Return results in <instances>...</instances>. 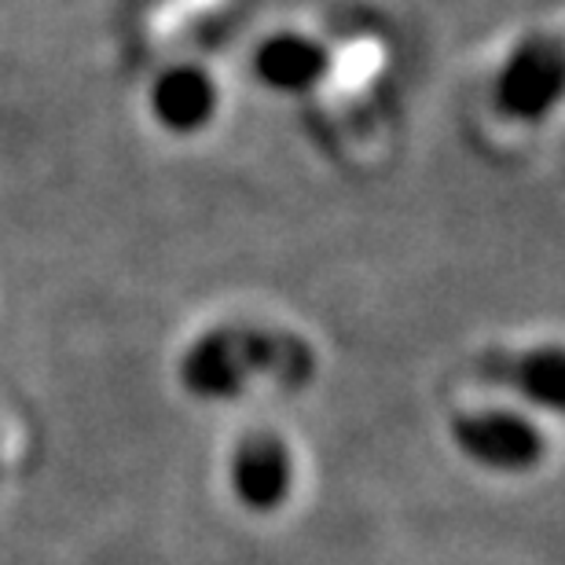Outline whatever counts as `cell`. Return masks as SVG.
I'll list each match as a JSON object with an SVG mask.
<instances>
[{
  "instance_id": "cell-1",
  "label": "cell",
  "mask_w": 565,
  "mask_h": 565,
  "mask_svg": "<svg viewBox=\"0 0 565 565\" xmlns=\"http://www.w3.org/2000/svg\"><path fill=\"white\" fill-rule=\"evenodd\" d=\"M316 353L301 334L268 327H217L199 334L180 360V386L195 401H235L254 379H268L282 390L309 386Z\"/></svg>"
},
{
  "instance_id": "cell-2",
  "label": "cell",
  "mask_w": 565,
  "mask_h": 565,
  "mask_svg": "<svg viewBox=\"0 0 565 565\" xmlns=\"http://www.w3.org/2000/svg\"><path fill=\"white\" fill-rule=\"evenodd\" d=\"M492 104L503 118L536 126L565 104V38L533 33L518 41L492 82Z\"/></svg>"
},
{
  "instance_id": "cell-3",
  "label": "cell",
  "mask_w": 565,
  "mask_h": 565,
  "mask_svg": "<svg viewBox=\"0 0 565 565\" xmlns=\"http://www.w3.org/2000/svg\"><path fill=\"white\" fill-rule=\"evenodd\" d=\"M451 445L470 462L495 473H529L547 459V437L540 423L507 408L459 412L451 419Z\"/></svg>"
},
{
  "instance_id": "cell-4",
  "label": "cell",
  "mask_w": 565,
  "mask_h": 565,
  "mask_svg": "<svg viewBox=\"0 0 565 565\" xmlns=\"http://www.w3.org/2000/svg\"><path fill=\"white\" fill-rule=\"evenodd\" d=\"M232 492L250 514H276L294 489V456L273 429H254L232 451Z\"/></svg>"
},
{
  "instance_id": "cell-5",
  "label": "cell",
  "mask_w": 565,
  "mask_h": 565,
  "mask_svg": "<svg viewBox=\"0 0 565 565\" xmlns=\"http://www.w3.org/2000/svg\"><path fill=\"white\" fill-rule=\"evenodd\" d=\"M481 375L518 393L540 412L565 415V345L540 342L514 353H484Z\"/></svg>"
},
{
  "instance_id": "cell-6",
  "label": "cell",
  "mask_w": 565,
  "mask_h": 565,
  "mask_svg": "<svg viewBox=\"0 0 565 565\" xmlns=\"http://www.w3.org/2000/svg\"><path fill=\"white\" fill-rule=\"evenodd\" d=\"M254 77L279 96H301L309 88L323 85L334 66V55L323 41L305 33H273L254 49Z\"/></svg>"
},
{
  "instance_id": "cell-7",
  "label": "cell",
  "mask_w": 565,
  "mask_h": 565,
  "mask_svg": "<svg viewBox=\"0 0 565 565\" xmlns=\"http://www.w3.org/2000/svg\"><path fill=\"white\" fill-rule=\"evenodd\" d=\"M221 107V88L210 71L195 63H180L158 74L151 88V115L173 137H195L213 121Z\"/></svg>"
}]
</instances>
